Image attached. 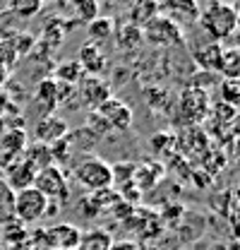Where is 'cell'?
I'll return each mask as SVG.
<instances>
[{"label":"cell","mask_w":240,"mask_h":250,"mask_svg":"<svg viewBox=\"0 0 240 250\" xmlns=\"http://www.w3.org/2000/svg\"><path fill=\"white\" fill-rule=\"evenodd\" d=\"M197 24L209 36V41H216V43H223L226 39H231L233 31L238 29L233 5H228L223 0H211L204 10H200Z\"/></svg>","instance_id":"obj_1"},{"label":"cell","mask_w":240,"mask_h":250,"mask_svg":"<svg viewBox=\"0 0 240 250\" xmlns=\"http://www.w3.org/2000/svg\"><path fill=\"white\" fill-rule=\"evenodd\" d=\"M75 178L80 186H84L87 190L96 192V190H106L113 186V166L106 164L99 156H84L77 166H75Z\"/></svg>","instance_id":"obj_2"},{"label":"cell","mask_w":240,"mask_h":250,"mask_svg":"<svg viewBox=\"0 0 240 250\" xmlns=\"http://www.w3.org/2000/svg\"><path fill=\"white\" fill-rule=\"evenodd\" d=\"M51 209H53V205L34 186L15 192V219H20L24 226L41 221L46 214H51Z\"/></svg>","instance_id":"obj_3"},{"label":"cell","mask_w":240,"mask_h":250,"mask_svg":"<svg viewBox=\"0 0 240 250\" xmlns=\"http://www.w3.org/2000/svg\"><path fill=\"white\" fill-rule=\"evenodd\" d=\"M34 188H36L51 205L65 202V200L70 197L67 176H65V171H62L60 166H56V164H51V166L36 171V176H34Z\"/></svg>","instance_id":"obj_4"},{"label":"cell","mask_w":240,"mask_h":250,"mask_svg":"<svg viewBox=\"0 0 240 250\" xmlns=\"http://www.w3.org/2000/svg\"><path fill=\"white\" fill-rule=\"evenodd\" d=\"M159 15L178 24L180 29L197 24L200 20V2L197 0H159Z\"/></svg>","instance_id":"obj_5"},{"label":"cell","mask_w":240,"mask_h":250,"mask_svg":"<svg viewBox=\"0 0 240 250\" xmlns=\"http://www.w3.org/2000/svg\"><path fill=\"white\" fill-rule=\"evenodd\" d=\"M142 36L151 46H180L182 43V29L171 20H166L163 15H156L142 29Z\"/></svg>","instance_id":"obj_6"},{"label":"cell","mask_w":240,"mask_h":250,"mask_svg":"<svg viewBox=\"0 0 240 250\" xmlns=\"http://www.w3.org/2000/svg\"><path fill=\"white\" fill-rule=\"evenodd\" d=\"M180 113H182L185 121H190V123L204 121L211 113L209 94L204 92L202 87H187L185 92L180 94Z\"/></svg>","instance_id":"obj_7"},{"label":"cell","mask_w":240,"mask_h":250,"mask_svg":"<svg viewBox=\"0 0 240 250\" xmlns=\"http://www.w3.org/2000/svg\"><path fill=\"white\" fill-rule=\"evenodd\" d=\"M96 113L106 121V125H108L111 130H118V132L130 130V127H132V121H135L130 106H125L116 96H111L108 101H103V104L96 108Z\"/></svg>","instance_id":"obj_8"},{"label":"cell","mask_w":240,"mask_h":250,"mask_svg":"<svg viewBox=\"0 0 240 250\" xmlns=\"http://www.w3.org/2000/svg\"><path fill=\"white\" fill-rule=\"evenodd\" d=\"M2 173H5V183H7V188L12 192H20L24 188H31L34 186V176H36L34 166L24 156H17L7 166H2Z\"/></svg>","instance_id":"obj_9"},{"label":"cell","mask_w":240,"mask_h":250,"mask_svg":"<svg viewBox=\"0 0 240 250\" xmlns=\"http://www.w3.org/2000/svg\"><path fill=\"white\" fill-rule=\"evenodd\" d=\"M80 96H82V101L89 106V108H99L103 101H108L113 92H111V84L103 80V77H84L80 84Z\"/></svg>","instance_id":"obj_10"},{"label":"cell","mask_w":240,"mask_h":250,"mask_svg":"<svg viewBox=\"0 0 240 250\" xmlns=\"http://www.w3.org/2000/svg\"><path fill=\"white\" fill-rule=\"evenodd\" d=\"M65 135H67V121L56 116V113L43 116L34 127V137L41 145H53L58 140H65Z\"/></svg>","instance_id":"obj_11"},{"label":"cell","mask_w":240,"mask_h":250,"mask_svg":"<svg viewBox=\"0 0 240 250\" xmlns=\"http://www.w3.org/2000/svg\"><path fill=\"white\" fill-rule=\"evenodd\" d=\"M48 238L53 250H77L82 229H77L75 224H56L48 229Z\"/></svg>","instance_id":"obj_12"},{"label":"cell","mask_w":240,"mask_h":250,"mask_svg":"<svg viewBox=\"0 0 240 250\" xmlns=\"http://www.w3.org/2000/svg\"><path fill=\"white\" fill-rule=\"evenodd\" d=\"M75 61L80 62V67L84 70L87 77H99V75L103 72V67H106V56H103V51H101L96 43H91V41L84 43V46H80Z\"/></svg>","instance_id":"obj_13"},{"label":"cell","mask_w":240,"mask_h":250,"mask_svg":"<svg viewBox=\"0 0 240 250\" xmlns=\"http://www.w3.org/2000/svg\"><path fill=\"white\" fill-rule=\"evenodd\" d=\"M192 56H195V62H197L204 72H219V67H221V58H223V43L207 41V43L197 46Z\"/></svg>","instance_id":"obj_14"},{"label":"cell","mask_w":240,"mask_h":250,"mask_svg":"<svg viewBox=\"0 0 240 250\" xmlns=\"http://www.w3.org/2000/svg\"><path fill=\"white\" fill-rule=\"evenodd\" d=\"M34 104H36V108L41 111V118H43V116H51V113L58 108V82H56V80H43V82L36 87Z\"/></svg>","instance_id":"obj_15"},{"label":"cell","mask_w":240,"mask_h":250,"mask_svg":"<svg viewBox=\"0 0 240 250\" xmlns=\"http://www.w3.org/2000/svg\"><path fill=\"white\" fill-rule=\"evenodd\" d=\"M159 15V0H135L130 5V27L135 29H144L151 20Z\"/></svg>","instance_id":"obj_16"},{"label":"cell","mask_w":240,"mask_h":250,"mask_svg":"<svg viewBox=\"0 0 240 250\" xmlns=\"http://www.w3.org/2000/svg\"><path fill=\"white\" fill-rule=\"evenodd\" d=\"M163 178V166L159 164H144V166H135V173H132V183L137 186V190H147L154 188L159 181Z\"/></svg>","instance_id":"obj_17"},{"label":"cell","mask_w":240,"mask_h":250,"mask_svg":"<svg viewBox=\"0 0 240 250\" xmlns=\"http://www.w3.org/2000/svg\"><path fill=\"white\" fill-rule=\"evenodd\" d=\"M111 243L113 238L106 229H89V231H82L77 250H111Z\"/></svg>","instance_id":"obj_18"},{"label":"cell","mask_w":240,"mask_h":250,"mask_svg":"<svg viewBox=\"0 0 240 250\" xmlns=\"http://www.w3.org/2000/svg\"><path fill=\"white\" fill-rule=\"evenodd\" d=\"M87 75H84V70L80 67V62L75 61H62L56 67V75H53V80L60 82V84H67V87H77L82 80H84Z\"/></svg>","instance_id":"obj_19"},{"label":"cell","mask_w":240,"mask_h":250,"mask_svg":"<svg viewBox=\"0 0 240 250\" xmlns=\"http://www.w3.org/2000/svg\"><path fill=\"white\" fill-rule=\"evenodd\" d=\"M2 241L12 248L22 250V243L29 241V233H27V226L20 221V219H10L2 224Z\"/></svg>","instance_id":"obj_20"},{"label":"cell","mask_w":240,"mask_h":250,"mask_svg":"<svg viewBox=\"0 0 240 250\" xmlns=\"http://www.w3.org/2000/svg\"><path fill=\"white\" fill-rule=\"evenodd\" d=\"M113 31H116V27H113L111 17H94L91 22H87V36L91 39V43H96V46H99V41L111 39Z\"/></svg>","instance_id":"obj_21"},{"label":"cell","mask_w":240,"mask_h":250,"mask_svg":"<svg viewBox=\"0 0 240 250\" xmlns=\"http://www.w3.org/2000/svg\"><path fill=\"white\" fill-rule=\"evenodd\" d=\"M22 156L29 161L31 166H34V171H41V168H46V166H51V164H53L48 145H41V142H34L31 147H27V149L22 152Z\"/></svg>","instance_id":"obj_22"},{"label":"cell","mask_w":240,"mask_h":250,"mask_svg":"<svg viewBox=\"0 0 240 250\" xmlns=\"http://www.w3.org/2000/svg\"><path fill=\"white\" fill-rule=\"evenodd\" d=\"M219 72L226 80H240V51H236V48H223V58H221Z\"/></svg>","instance_id":"obj_23"},{"label":"cell","mask_w":240,"mask_h":250,"mask_svg":"<svg viewBox=\"0 0 240 250\" xmlns=\"http://www.w3.org/2000/svg\"><path fill=\"white\" fill-rule=\"evenodd\" d=\"M43 0H10V12L17 15L20 20H31L41 12Z\"/></svg>","instance_id":"obj_24"},{"label":"cell","mask_w":240,"mask_h":250,"mask_svg":"<svg viewBox=\"0 0 240 250\" xmlns=\"http://www.w3.org/2000/svg\"><path fill=\"white\" fill-rule=\"evenodd\" d=\"M15 219V192L0 178V224Z\"/></svg>","instance_id":"obj_25"},{"label":"cell","mask_w":240,"mask_h":250,"mask_svg":"<svg viewBox=\"0 0 240 250\" xmlns=\"http://www.w3.org/2000/svg\"><path fill=\"white\" fill-rule=\"evenodd\" d=\"M221 101L231 108H240V80H223L221 82Z\"/></svg>","instance_id":"obj_26"},{"label":"cell","mask_w":240,"mask_h":250,"mask_svg":"<svg viewBox=\"0 0 240 250\" xmlns=\"http://www.w3.org/2000/svg\"><path fill=\"white\" fill-rule=\"evenodd\" d=\"M75 7H77L80 17L87 20V22H91L94 17H99V2L96 0H75Z\"/></svg>","instance_id":"obj_27"},{"label":"cell","mask_w":240,"mask_h":250,"mask_svg":"<svg viewBox=\"0 0 240 250\" xmlns=\"http://www.w3.org/2000/svg\"><path fill=\"white\" fill-rule=\"evenodd\" d=\"M89 125L94 127V132H96V135H103V132H108V130H111V127L106 125V121H103V118H101L96 111L89 116Z\"/></svg>","instance_id":"obj_28"},{"label":"cell","mask_w":240,"mask_h":250,"mask_svg":"<svg viewBox=\"0 0 240 250\" xmlns=\"http://www.w3.org/2000/svg\"><path fill=\"white\" fill-rule=\"evenodd\" d=\"M111 250H142V248H140V243H135V241H113V243H111Z\"/></svg>","instance_id":"obj_29"},{"label":"cell","mask_w":240,"mask_h":250,"mask_svg":"<svg viewBox=\"0 0 240 250\" xmlns=\"http://www.w3.org/2000/svg\"><path fill=\"white\" fill-rule=\"evenodd\" d=\"M12 108V104H10V96H7V92L5 89H0V118L7 113Z\"/></svg>","instance_id":"obj_30"},{"label":"cell","mask_w":240,"mask_h":250,"mask_svg":"<svg viewBox=\"0 0 240 250\" xmlns=\"http://www.w3.org/2000/svg\"><path fill=\"white\" fill-rule=\"evenodd\" d=\"M231 48L240 51V29H236L233 34H231Z\"/></svg>","instance_id":"obj_31"},{"label":"cell","mask_w":240,"mask_h":250,"mask_svg":"<svg viewBox=\"0 0 240 250\" xmlns=\"http://www.w3.org/2000/svg\"><path fill=\"white\" fill-rule=\"evenodd\" d=\"M7 77H10V70H7L5 65H0V89L5 87V82H7Z\"/></svg>","instance_id":"obj_32"},{"label":"cell","mask_w":240,"mask_h":250,"mask_svg":"<svg viewBox=\"0 0 240 250\" xmlns=\"http://www.w3.org/2000/svg\"><path fill=\"white\" fill-rule=\"evenodd\" d=\"M233 12H236V24H238V29H240V0L233 2Z\"/></svg>","instance_id":"obj_33"},{"label":"cell","mask_w":240,"mask_h":250,"mask_svg":"<svg viewBox=\"0 0 240 250\" xmlns=\"http://www.w3.org/2000/svg\"><path fill=\"white\" fill-rule=\"evenodd\" d=\"M43 2H56V0H43Z\"/></svg>","instance_id":"obj_34"}]
</instances>
